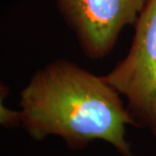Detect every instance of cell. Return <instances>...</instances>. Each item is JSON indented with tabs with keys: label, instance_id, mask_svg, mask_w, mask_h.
Returning a JSON list of instances; mask_svg holds the SVG:
<instances>
[{
	"label": "cell",
	"instance_id": "1",
	"mask_svg": "<svg viewBox=\"0 0 156 156\" xmlns=\"http://www.w3.org/2000/svg\"><path fill=\"white\" fill-rule=\"evenodd\" d=\"M20 107V125L35 140L58 136L73 149L101 140L121 156H133L126 129L136 123L121 94L75 63L57 60L37 71L21 90Z\"/></svg>",
	"mask_w": 156,
	"mask_h": 156
},
{
	"label": "cell",
	"instance_id": "2",
	"mask_svg": "<svg viewBox=\"0 0 156 156\" xmlns=\"http://www.w3.org/2000/svg\"><path fill=\"white\" fill-rule=\"evenodd\" d=\"M134 27L129 53L104 77L126 98L136 126L156 136V0H148Z\"/></svg>",
	"mask_w": 156,
	"mask_h": 156
},
{
	"label": "cell",
	"instance_id": "3",
	"mask_svg": "<svg viewBox=\"0 0 156 156\" xmlns=\"http://www.w3.org/2000/svg\"><path fill=\"white\" fill-rule=\"evenodd\" d=\"M87 57L114 49L124 27L134 26L148 0H54Z\"/></svg>",
	"mask_w": 156,
	"mask_h": 156
}]
</instances>
